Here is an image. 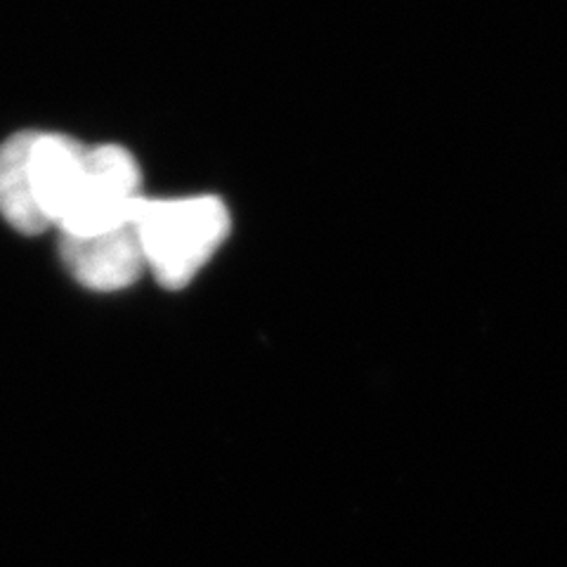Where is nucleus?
<instances>
[{
    "label": "nucleus",
    "instance_id": "obj_1",
    "mask_svg": "<svg viewBox=\"0 0 567 567\" xmlns=\"http://www.w3.org/2000/svg\"><path fill=\"white\" fill-rule=\"evenodd\" d=\"M85 152L62 133L8 137L0 145V216L29 237L60 227L81 185Z\"/></svg>",
    "mask_w": 567,
    "mask_h": 567
},
{
    "label": "nucleus",
    "instance_id": "obj_2",
    "mask_svg": "<svg viewBox=\"0 0 567 567\" xmlns=\"http://www.w3.org/2000/svg\"><path fill=\"white\" fill-rule=\"evenodd\" d=\"M135 223L147 270L166 289L187 287L229 235V210L218 197H145Z\"/></svg>",
    "mask_w": 567,
    "mask_h": 567
},
{
    "label": "nucleus",
    "instance_id": "obj_3",
    "mask_svg": "<svg viewBox=\"0 0 567 567\" xmlns=\"http://www.w3.org/2000/svg\"><path fill=\"white\" fill-rule=\"evenodd\" d=\"M142 173L135 156L116 145L87 147L81 185L60 237H91L135 220L142 204Z\"/></svg>",
    "mask_w": 567,
    "mask_h": 567
},
{
    "label": "nucleus",
    "instance_id": "obj_4",
    "mask_svg": "<svg viewBox=\"0 0 567 567\" xmlns=\"http://www.w3.org/2000/svg\"><path fill=\"white\" fill-rule=\"evenodd\" d=\"M60 256L79 284L102 293L131 287L147 270L135 220L91 237H60Z\"/></svg>",
    "mask_w": 567,
    "mask_h": 567
}]
</instances>
